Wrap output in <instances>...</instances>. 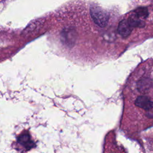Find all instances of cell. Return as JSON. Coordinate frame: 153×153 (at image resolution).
Instances as JSON below:
<instances>
[{
    "instance_id": "obj_1",
    "label": "cell",
    "mask_w": 153,
    "mask_h": 153,
    "mask_svg": "<svg viewBox=\"0 0 153 153\" xmlns=\"http://www.w3.org/2000/svg\"><path fill=\"white\" fill-rule=\"evenodd\" d=\"M90 15L94 22L100 27H105L109 20V15L103 9L96 5L90 7Z\"/></svg>"
},
{
    "instance_id": "obj_2",
    "label": "cell",
    "mask_w": 153,
    "mask_h": 153,
    "mask_svg": "<svg viewBox=\"0 0 153 153\" xmlns=\"http://www.w3.org/2000/svg\"><path fill=\"white\" fill-rule=\"evenodd\" d=\"M132 28L127 20H123L119 23L118 32L122 37L127 38L130 34Z\"/></svg>"
},
{
    "instance_id": "obj_3",
    "label": "cell",
    "mask_w": 153,
    "mask_h": 153,
    "mask_svg": "<svg viewBox=\"0 0 153 153\" xmlns=\"http://www.w3.org/2000/svg\"><path fill=\"white\" fill-rule=\"evenodd\" d=\"M151 101H150L149 99L145 96H139L136 101H135V105L141 108L144 109L145 110L148 108V106L151 103Z\"/></svg>"
},
{
    "instance_id": "obj_4",
    "label": "cell",
    "mask_w": 153,
    "mask_h": 153,
    "mask_svg": "<svg viewBox=\"0 0 153 153\" xmlns=\"http://www.w3.org/2000/svg\"><path fill=\"white\" fill-rule=\"evenodd\" d=\"M129 24L131 25L132 27H143L145 25L144 22L137 16H136L134 14L127 19Z\"/></svg>"
},
{
    "instance_id": "obj_5",
    "label": "cell",
    "mask_w": 153,
    "mask_h": 153,
    "mask_svg": "<svg viewBox=\"0 0 153 153\" xmlns=\"http://www.w3.org/2000/svg\"><path fill=\"white\" fill-rule=\"evenodd\" d=\"M134 14L138 17L145 19L148 16V12L146 8L145 7H139L134 10Z\"/></svg>"
},
{
    "instance_id": "obj_6",
    "label": "cell",
    "mask_w": 153,
    "mask_h": 153,
    "mask_svg": "<svg viewBox=\"0 0 153 153\" xmlns=\"http://www.w3.org/2000/svg\"><path fill=\"white\" fill-rule=\"evenodd\" d=\"M146 116L150 119H153V102H151L148 108L145 109Z\"/></svg>"
}]
</instances>
